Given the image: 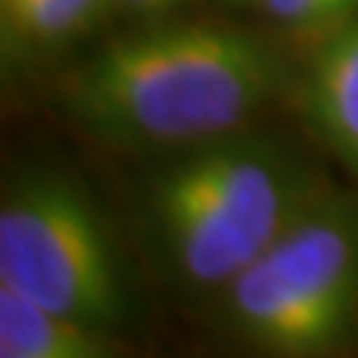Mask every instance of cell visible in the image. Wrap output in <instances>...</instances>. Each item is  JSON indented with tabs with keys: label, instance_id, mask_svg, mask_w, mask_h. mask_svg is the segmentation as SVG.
<instances>
[{
	"label": "cell",
	"instance_id": "cell-1",
	"mask_svg": "<svg viewBox=\"0 0 358 358\" xmlns=\"http://www.w3.org/2000/svg\"><path fill=\"white\" fill-rule=\"evenodd\" d=\"M287 84L257 33L221 21H147L66 75L60 105L90 138L176 152L251 129Z\"/></svg>",
	"mask_w": 358,
	"mask_h": 358
},
{
	"label": "cell",
	"instance_id": "cell-2",
	"mask_svg": "<svg viewBox=\"0 0 358 358\" xmlns=\"http://www.w3.org/2000/svg\"><path fill=\"white\" fill-rule=\"evenodd\" d=\"M329 185L287 141L242 129L167 152L141 182V224L164 275L218 296Z\"/></svg>",
	"mask_w": 358,
	"mask_h": 358
},
{
	"label": "cell",
	"instance_id": "cell-3",
	"mask_svg": "<svg viewBox=\"0 0 358 358\" xmlns=\"http://www.w3.org/2000/svg\"><path fill=\"white\" fill-rule=\"evenodd\" d=\"M233 341L275 358H322L358 331V200L329 188L215 296Z\"/></svg>",
	"mask_w": 358,
	"mask_h": 358
},
{
	"label": "cell",
	"instance_id": "cell-4",
	"mask_svg": "<svg viewBox=\"0 0 358 358\" xmlns=\"http://www.w3.org/2000/svg\"><path fill=\"white\" fill-rule=\"evenodd\" d=\"M0 284L108 331L126 329L134 310L108 221L75 179L48 167L18 171L3 185Z\"/></svg>",
	"mask_w": 358,
	"mask_h": 358
},
{
	"label": "cell",
	"instance_id": "cell-5",
	"mask_svg": "<svg viewBox=\"0 0 358 358\" xmlns=\"http://www.w3.org/2000/svg\"><path fill=\"white\" fill-rule=\"evenodd\" d=\"M313 134L358 182V15L331 27L301 78Z\"/></svg>",
	"mask_w": 358,
	"mask_h": 358
},
{
	"label": "cell",
	"instance_id": "cell-6",
	"mask_svg": "<svg viewBox=\"0 0 358 358\" xmlns=\"http://www.w3.org/2000/svg\"><path fill=\"white\" fill-rule=\"evenodd\" d=\"M117 331L90 326L0 284V355L3 358H108Z\"/></svg>",
	"mask_w": 358,
	"mask_h": 358
},
{
	"label": "cell",
	"instance_id": "cell-7",
	"mask_svg": "<svg viewBox=\"0 0 358 358\" xmlns=\"http://www.w3.org/2000/svg\"><path fill=\"white\" fill-rule=\"evenodd\" d=\"M117 0H0V48L6 66L54 57L84 42Z\"/></svg>",
	"mask_w": 358,
	"mask_h": 358
},
{
	"label": "cell",
	"instance_id": "cell-8",
	"mask_svg": "<svg viewBox=\"0 0 358 358\" xmlns=\"http://www.w3.org/2000/svg\"><path fill=\"white\" fill-rule=\"evenodd\" d=\"M266 18L293 30H331L358 15V0H248Z\"/></svg>",
	"mask_w": 358,
	"mask_h": 358
},
{
	"label": "cell",
	"instance_id": "cell-9",
	"mask_svg": "<svg viewBox=\"0 0 358 358\" xmlns=\"http://www.w3.org/2000/svg\"><path fill=\"white\" fill-rule=\"evenodd\" d=\"M185 3L188 0H117V9H126V13L138 15L143 21H159Z\"/></svg>",
	"mask_w": 358,
	"mask_h": 358
},
{
	"label": "cell",
	"instance_id": "cell-10",
	"mask_svg": "<svg viewBox=\"0 0 358 358\" xmlns=\"http://www.w3.org/2000/svg\"><path fill=\"white\" fill-rule=\"evenodd\" d=\"M245 3H248V0H245Z\"/></svg>",
	"mask_w": 358,
	"mask_h": 358
}]
</instances>
